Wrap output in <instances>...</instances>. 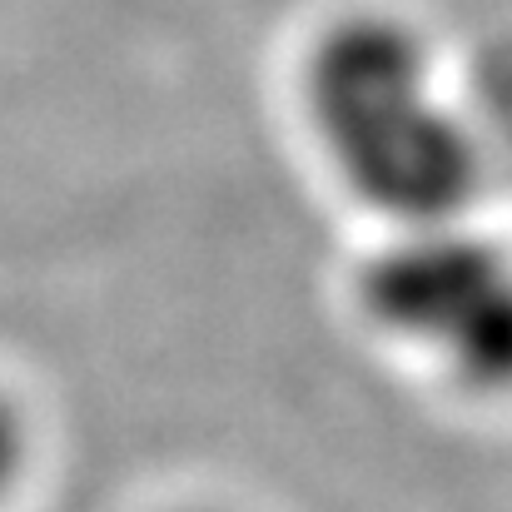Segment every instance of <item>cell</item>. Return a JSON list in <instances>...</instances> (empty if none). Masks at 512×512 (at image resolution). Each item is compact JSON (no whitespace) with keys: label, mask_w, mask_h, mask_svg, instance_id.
Returning a JSON list of instances; mask_svg holds the SVG:
<instances>
[{"label":"cell","mask_w":512,"mask_h":512,"mask_svg":"<svg viewBox=\"0 0 512 512\" xmlns=\"http://www.w3.org/2000/svg\"><path fill=\"white\" fill-rule=\"evenodd\" d=\"M299 105L334 179L388 229L473 214L478 135L443 95L433 45L403 15H334L304 50Z\"/></svg>","instance_id":"cell-1"},{"label":"cell","mask_w":512,"mask_h":512,"mask_svg":"<svg viewBox=\"0 0 512 512\" xmlns=\"http://www.w3.org/2000/svg\"><path fill=\"white\" fill-rule=\"evenodd\" d=\"M363 319L468 393H512V244L463 219L388 229L353 279Z\"/></svg>","instance_id":"cell-2"},{"label":"cell","mask_w":512,"mask_h":512,"mask_svg":"<svg viewBox=\"0 0 512 512\" xmlns=\"http://www.w3.org/2000/svg\"><path fill=\"white\" fill-rule=\"evenodd\" d=\"M25 468H30V423H25V408L15 403V393L0 388V512L20 493Z\"/></svg>","instance_id":"cell-3"},{"label":"cell","mask_w":512,"mask_h":512,"mask_svg":"<svg viewBox=\"0 0 512 512\" xmlns=\"http://www.w3.org/2000/svg\"><path fill=\"white\" fill-rule=\"evenodd\" d=\"M170 512H239V508H229V503H179Z\"/></svg>","instance_id":"cell-4"}]
</instances>
